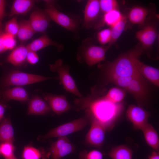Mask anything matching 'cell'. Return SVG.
I'll return each mask as SVG.
<instances>
[{"label":"cell","mask_w":159,"mask_h":159,"mask_svg":"<svg viewBox=\"0 0 159 159\" xmlns=\"http://www.w3.org/2000/svg\"><path fill=\"white\" fill-rule=\"evenodd\" d=\"M105 89L94 86L90 93L86 97L76 99L75 108L83 110L88 119L95 120L104 126L107 130L113 126L123 108L122 102L114 103L105 96Z\"/></svg>","instance_id":"obj_1"},{"label":"cell","mask_w":159,"mask_h":159,"mask_svg":"<svg viewBox=\"0 0 159 159\" xmlns=\"http://www.w3.org/2000/svg\"><path fill=\"white\" fill-rule=\"evenodd\" d=\"M143 50L139 44L112 62H107L101 65L100 67L102 68L107 82H110L119 77L134 76L140 74L136 67L134 60L140 57Z\"/></svg>","instance_id":"obj_2"},{"label":"cell","mask_w":159,"mask_h":159,"mask_svg":"<svg viewBox=\"0 0 159 159\" xmlns=\"http://www.w3.org/2000/svg\"><path fill=\"white\" fill-rule=\"evenodd\" d=\"M90 41L89 38L83 41L77 56L79 62L92 66L105 60L106 53L110 47L96 45Z\"/></svg>","instance_id":"obj_3"},{"label":"cell","mask_w":159,"mask_h":159,"mask_svg":"<svg viewBox=\"0 0 159 159\" xmlns=\"http://www.w3.org/2000/svg\"><path fill=\"white\" fill-rule=\"evenodd\" d=\"M50 68L52 71L57 73L58 79L66 91L78 98L83 97L78 90L74 80L70 74V67L64 64L61 59H58L54 64L50 65Z\"/></svg>","instance_id":"obj_4"},{"label":"cell","mask_w":159,"mask_h":159,"mask_svg":"<svg viewBox=\"0 0 159 159\" xmlns=\"http://www.w3.org/2000/svg\"><path fill=\"white\" fill-rule=\"evenodd\" d=\"M58 77H48L38 75L14 70L5 77L2 85L5 87L11 85L21 86L31 84L51 79H58Z\"/></svg>","instance_id":"obj_5"},{"label":"cell","mask_w":159,"mask_h":159,"mask_svg":"<svg viewBox=\"0 0 159 159\" xmlns=\"http://www.w3.org/2000/svg\"><path fill=\"white\" fill-rule=\"evenodd\" d=\"M88 118L86 116L74 120L57 127L44 135V139L67 135L82 130L87 125Z\"/></svg>","instance_id":"obj_6"},{"label":"cell","mask_w":159,"mask_h":159,"mask_svg":"<svg viewBox=\"0 0 159 159\" xmlns=\"http://www.w3.org/2000/svg\"><path fill=\"white\" fill-rule=\"evenodd\" d=\"M125 90L132 96L139 106L143 105L147 100L148 87L143 77L140 74L134 77Z\"/></svg>","instance_id":"obj_7"},{"label":"cell","mask_w":159,"mask_h":159,"mask_svg":"<svg viewBox=\"0 0 159 159\" xmlns=\"http://www.w3.org/2000/svg\"><path fill=\"white\" fill-rule=\"evenodd\" d=\"M44 10L51 19L67 30L73 32L77 29L78 24L72 18L60 12L52 3H48Z\"/></svg>","instance_id":"obj_8"},{"label":"cell","mask_w":159,"mask_h":159,"mask_svg":"<svg viewBox=\"0 0 159 159\" xmlns=\"http://www.w3.org/2000/svg\"><path fill=\"white\" fill-rule=\"evenodd\" d=\"M126 115L135 129L141 130L148 122V113L140 106L130 105L127 109Z\"/></svg>","instance_id":"obj_9"},{"label":"cell","mask_w":159,"mask_h":159,"mask_svg":"<svg viewBox=\"0 0 159 159\" xmlns=\"http://www.w3.org/2000/svg\"><path fill=\"white\" fill-rule=\"evenodd\" d=\"M58 138L56 141L51 144L50 148L51 159H62L74 150V146L67 136Z\"/></svg>","instance_id":"obj_10"},{"label":"cell","mask_w":159,"mask_h":159,"mask_svg":"<svg viewBox=\"0 0 159 159\" xmlns=\"http://www.w3.org/2000/svg\"><path fill=\"white\" fill-rule=\"evenodd\" d=\"M90 128L86 135V140L88 143L93 146L99 148L104 141L106 127L98 121L91 120Z\"/></svg>","instance_id":"obj_11"},{"label":"cell","mask_w":159,"mask_h":159,"mask_svg":"<svg viewBox=\"0 0 159 159\" xmlns=\"http://www.w3.org/2000/svg\"><path fill=\"white\" fill-rule=\"evenodd\" d=\"M44 99L52 109L58 115L62 114L73 108L67 99L65 95L46 94Z\"/></svg>","instance_id":"obj_12"},{"label":"cell","mask_w":159,"mask_h":159,"mask_svg":"<svg viewBox=\"0 0 159 159\" xmlns=\"http://www.w3.org/2000/svg\"><path fill=\"white\" fill-rule=\"evenodd\" d=\"M50 20L44 10L37 9L31 14L28 20L36 33L44 32L47 29Z\"/></svg>","instance_id":"obj_13"},{"label":"cell","mask_w":159,"mask_h":159,"mask_svg":"<svg viewBox=\"0 0 159 159\" xmlns=\"http://www.w3.org/2000/svg\"><path fill=\"white\" fill-rule=\"evenodd\" d=\"M100 10L99 0H89L87 1L84 10L83 25L88 29L93 26Z\"/></svg>","instance_id":"obj_14"},{"label":"cell","mask_w":159,"mask_h":159,"mask_svg":"<svg viewBox=\"0 0 159 159\" xmlns=\"http://www.w3.org/2000/svg\"><path fill=\"white\" fill-rule=\"evenodd\" d=\"M135 37L140 42L143 50L148 49L151 48L156 39V30L153 25H148L137 32Z\"/></svg>","instance_id":"obj_15"},{"label":"cell","mask_w":159,"mask_h":159,"mask_svg":"<svg viewBox=\"0 0 159 159\" xmlns=\"http://www.w3.org/2000/svg\"><path fill=\"white\" fill-rule=\"evenodd\" d=\"M139 58L137 57L134 60V63L137 70L143 77H145L153 84L158 87L159 69L145 64L140 60Z\"/></svg>","instance_id":"obj_16"},{"label":"cell","mask_w":159,"mask_h":159,"mask_svg":"<svg viewBox=\"0 0 159 159\" xmlns=\"http://www.w3.org/2000/svg\"><path fill=\"white\" fill-rule=\"evenodd\" d=\"M51 110L49 104L44 99L35 95L29 100L27 113L28 115H44L48 113Z\"/></svg>","instance_id":"obj_17"},{"label":"cell","mask_w":159,"mask_h":159,"mask_svg":"<svg viewBox=\"0 0 159 159\" xmlns=\"http://www.w3.org/2000/svg\"><path fill=\"white\" fill-rule=\"evenodd\" d=\"M0 93V98L6 102L14 100L24 102L29 100L27 92L24 88L20 86L8 88Z\"/></svg>","instance_id":"obj_18"},{"label":"cell","mask_w":159,"mask_h":159,"mask_svg":"<svg viewBox=\"0 0 159 159\" xmlns=\"http://www.w3.org/2000/svg\"><path fill=\"white\" fill-rule=\"evenodd\" d=\"M55 46L59 51H62L64 46L52 40L47 34H44L34 40L26 46L28 51L37 52L48 46Z\"/></svg>","instance_id":"obj_19"},{"label":"cell","mask_w":159,"mask_h":159,"mask_svg":"<svg viewBox=\"0 0 159 159\" xmlns=\"http://www.w3.org/2000/svg\"><path fill=\"white\" fill-rule=\"evenodd\" d=\"M28 50L26 46L20 45L16 47L6 58L7 62L16 66L23 64L26 60Z\"/></svg>","instance_id":"obj_20"},{"label":"cell","mask_w":159,"mask_h":159,"mask_svg":"<svg viewBox=\"0 0 159 159\" xmlns=\"http://www.w3.org/2000/svg\"><path fill=\"white\" fill-rule=\"evenodd\" d=\"M141 130L148 145L155 151H158L159 149V138L158 133L154 128L148 122Z\"/></svg>","instance_id":"obj_21"},{"label":"cell","mask_w":159,"mask_h":159,"mask_svg":"<svg viewBox=\"0 0 159 159\" xmlns=\"http://www.w3.org/2000/svg\"><path fill=\"white\" fill-rule=\"evenodd\" d=\"M35 1L32 0H15L12 4L9 15L24 14L28 12L33 8Z\"/></svg>","instance_id":"obj_22"},{"label":"cell","mask_w":159,"mask_h":159,"mask_svg":"<svg viewBox=\"0 0 159 159\" xmlns=\"http://www.w3.org/2000/svg\"><path fill=\"white\" fill-rule=\"evenodd\" d=\"M14 130L9 118H4L0 123V142H10L14 140Z\"/></svg>","instance_id":"obj_23"},{"label":"cell","mask_w":159,"mask_h":159,"mask_svg":"<svg viewBox=\"0 0 159 159\" xmlns=\"http://www.w3.org/2000/svg\"><path fill=\"white\" fill-rule=\"evenodd\" d=\"M148 13V10L145 8L136 6L132 8L128 14V19L132 23L142 24L145 20Z\"/></svg>","instance_id":"obj_24"},{"label":"cell","mask_w":159,"mask_h":159,"mask_svg":"<svg viewBox=\"0 0 159 159\" xmlns=\"http://www.w3.org/2000/svg\"><path fill=\"white\" fill-rule=\"evenodd\" d=\"M19 25L17 36L20 42H26L32 38L35 32L28 20H22L19 23Z\"/></svg>","instance_id":"obj_25"},{"label":"cell","mask_w":159,"mask_h":159,"mask_svg":"<svg viewBox=\"0 0 159 159\" xmlns=\"http://www.w3.org/2000/svg\"><path fill=\"white\" fill-rule=\"evenodd\" d=\"M108 155L112 159H132V152L128 146L121 145L112 148Z\"/></svg>","instance_id":"obj_26"},{"label":"cell","mask_w":159,"mask_h":159,"mask_svg":"<svg viewBox=\"0 0 159 159\" xmlns=\"http://www.w3.org/2000/svg\"><path fill=\"white\" fill-rule=\"evenodd\" d=\"M127 22L126 17L123 15L121 19L116 24L110 28L111 38L108 45L110 47L115 42L122 34L125 29Z\"/></svg>","instance_id":"obj_27"},{"label":"cell","mask_w":159,"mask_h":159,"mask_svg":"<svg viewBox=\"0 0 159 159\" xmlns=\"http://www.w3.org/2000/svg\"><path fill=\"white\" fill-rule=\"evenodd\" d=\"M105 92V97L111 102L114 103L122 102L126 94V91L122 88L115 87L110 89Z\"/></svg>","instance_id":"obj_28"},{"label":"cell","mask_w":159,"mask_h":159,"mask_svg":"<svg viewBox=\"0 0 159 159\" xmlns=\"http://www.w3.org/2000/svg\"><path fill=\"white\" fill-rule=\"evenodd\" d=\"M123 15L119 9L113 10L104 14L103 22L111 28L121 19Z\"/></svg>","instance_id":"obj_29"},{"label":"cell","mask_w":159,"mask_h":159,"mask_svg":"<svg viewBox=\"0 0 159 159\" xmlns=\"http://www.w3.org/2000/svg\"><path fill=\"white\" fill-rule=\"evenodd\" d=\"M42 156L40 151L32 146L24 147L22 153L23 159H40Z\"/></svg>","instance_id":"obj_30"},{"label":"cell","mask_w":159,"mask_h":159,"mask_svg":"<svg viewBox=\"0 0 159 159\" xmlns=\"http://www.w3.org/2000/svg\"><path fill=\"white\" fill-rule=\"evenodd\" d=\"M99 1L100 10L104 14L119 9L118 3L116 0H100Z\"/></svg>","instance_id":"obj_31"},{"label":"cell","mask_w":159,"mask_h":159,"mask_svg":"<svg viewBox=\"0 0 159 159\" xmlns=\"http://www.w3.org/2000/svg\"><path fill=\"white\" fill-rule=\"evenodd\" d=\"M14 147L13 143L10 142H4L1 143L0 145V154L5 159L12 157L14 155Z\"/></svg>","instance_id":"obj_32"},{"label":"cell","mask_w":159,"mask_h":159,"mask_svg":"<svg viewBox=\"0 0 159 159\" xmlns=\"http://www.w3.org/2000/svg\"><path fill=\"white\" fill-rule=\"evenodd\" d=\"M19 27L17 18L15 17L8 21L6 23L4 32L15 37L17 35Z\"/></svg>","instance_id":"obj_33"},{"label":"cell","mask_w":159,"mask_h":159,"mask_svg":"<svg viewBox=\"0 0 159 159\" xmlns=\"http://www.w3.org/2000/svg\"><path fill=\"white\" fill-rule=\"evenodd\" d=\"M103 155L99 150H92L89 152L84 150L80 153L79 159H102Z\"/></svg>","instance_id":"obj_34"},{"label":"cell","mask_w":159,"mask_h":159,"mask_svg":"<svg viewBox=\"0 0 159 159\" xmlns=\"http://www.w3.org/2000/svg\"><path fill=\"white\" fill-rule=\"evenodd\" d=\"M3 39L6 51L14 49L15 47L16 42L14 36L4 32Z\"/></svg>","instance_id":"obj_35"},{"label":"cell","mask_w":159,"mask_h":159,"mask_svg":"<svg viewBox=\"0 0 159 159\" xmlns=\"http://www.w3.org/2000/svg\"><path fill=\"white\" fill-rule=\"evenodd\" d=\"M97 38L99 42L101 44H108L111 38L110 28L105 29L99 32L97 34Z\"/></svg>","instance_id":"obj_36"},{"label":"cell","mask_w":159,"mask_h":159,"mask_svg":"<svg viewBox=\"0 0 159 159\" xmlns=\"http://www.w3.org/2000/svg\"><path fill=\"white\" fill-rule=\"evenodd\" d=\"M136 76L119 77L112 80L110 82H112L118 86L125 90L128 86L133 78Z\"/></svg>","instance_id":"obj_37"},{"label":"cell","mask_w":159,"mask_h":159,"mask_svg":"<svg viewBox=\"0 0 159 159\" xmlns=\"http://www.w3.org/2000/svg\"><path fill=\"white\" fill-rule=\"evenodd\" d=\"M39 60V57L36 52L28 51L26 57V60L31 64H34Z\"/></svg>","instance_id":"obj_38"},{"label":"cell","mask_w":159,"mask_h":159,"mask_svg":"<svg viewBox=\"0 0 159 159\" xmlns=\"http://www.w3.org/2000/svg\"><path fill=\"white\" fill-rule=\"evenodd\" d=\"M6 1L0 0V31L2 30V21L4 18L7 15L5 11Z\"/></svg>","instance_id":"obj_39"},{"label":"cell","mask_w":159,"mask_h":159,"mask_svg":"<svg viewBox=\"0 0 159 159\" xmlns=\"http://www.w3.org/2000/svg\"><path fill=\"white\" fill-rule=\"evenodd\" d=\"M3 33L2 30L0 31V54L6 51L4 44Z\"/></svg>","instance_id":"obj_40"},{"label":"cell","mask_w":159,"mask_h":159,"mask_svg":"<svg viewBox=\"0 0 159 159\" xmlns=\"http://www.w3.org/2000/svg\"><path fill=\"white\" fill-rule=\"evenodd\" d=\"M5 107L3 104L0 103V123L4 119Z\"/></svg>","instance_id":"obj_41"},{"label":"cell","mask_w":159,"mask_h":159,"mask_svg":"<svg viewBox=\"0 0 159 159\" xmlns=\"http://www.w3.org/2000/svg\"><path fill=\"white\" fill-rule=\"evenodd\" d=\"M148 159H159V154L158 151H153L149 156Z\"/></svg>","instance_id":"obj_42"},{"label":"cell","mask_w":159,"mask_h":159,"mask_svg":"<svg viewBox=\"0 0 159 159\" xmlns=\"http://www.w3.org/2000/svg\"><path fill=\"white\" fill-rule=\"evenodd\" d=\"M5 159H17V158L14 155V156H13L11 157Z\"/></svg>","instance_id":"obj_43"}]
</instances>
